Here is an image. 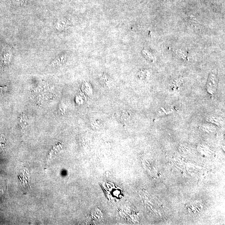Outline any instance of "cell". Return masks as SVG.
I'll use <instances>...</instances> for the list:
<instances>
[{
    "label": "cell",
    "instance_id": "obj_13",
    "mask_svg": "<svg viewBox=\"0 0 225 225\" xmlns=\"http://www.w3.org/2000/svg\"><path fill=\"white\" fill-rule=\"evenodd\" d=\"M202 129H204L206 131L208 130H210V131H213V130L214 131L216 129L214 127H213V126L212 125L208 124H205L202 125Z\"/></svg>",
    "mask_w": 225,
    "mask_h": 225
},
{
    "label": "cell",
    "instance_id": "obj_6",
    "mask_svg": "<svg viewBox=\"0 0 225 225\" xmlns=\"http://www.w3.org/2000/svg\"><path fill=\"white\" fill-rule=\"evenodd\" d=\"M67 55L66 54H62L59 56H58L55 59V60L53 61V66H59L61 65H63L66 62L67 60Z\"/></svg>",
    "mask_w": 225,
    "mask_h": 225
},
{
    "label": "cell",
    "instance_id": "obj_9",
    "mask_svg": "<svg viewBox=\"0 0 225 225\" xmlns=\"http://www.w3.org/2000/svg\"><path fill=\"white\" fill-rule=\"evenodd\" d=\"M142 54L143 56L149 61L151 62H154V61L155 58H154V55L149 51L147 50H143L142 51Z\"/></svg>",
    "mask_w": 225,
    "mask_h": 225
},
{
    "label": "cell",
    "instance_id": "obj_12",
    "mask_svg": "<svg viewBox=\"0 0 225 225\" xmlns=\"http://www.w3.org/2000/svg\"><path fill=\"white\" fill-rule=\"evenodd\" d=\"M91 126L95 128H100L101 124L102 123V122L99 119H95L91 120Z\"/></svg>",
    "mask_w": 225,
    "mask_h": 225
},
{
    "label": "cell",
    "instance_id": "obj_5",
    "mask_svg": "<svg viewBox=\"0 0 225 225\" xmlns=\"http://www.w3.org/2000/svg\"><path fill=\"white\" fill-rule=\"evenodd\" d=\"M206 120L208 121L214 123L218 126H221L223 123V120L220 117L215 116V115H210L208 116Z\"/></svg>",
    "mask_w": 225,
    "mask_h": 225
},
{
    "label": "cell",
    "instance_id": "obj_11",
    "mask_svg": "<svg viewBox=\"0 0 225 225\" xmlns=\"http://www.w3.org/2000/svg\"><path fill=\"white\" fill-rule=\"evenodd\" d=\"M183 80L181 79H177L173 81L172 83V87L173 90L178 89L182 86Z\"/></svg>",
    "mask_w": 225,
    "mask_h": 225
},
{
    "label": "cell",
    "instance_id": "obj_4",
    "mask_svg": "<svg viewBox=\"0 0 225 225\" xmlns=\"http://www.w3.org/2000/svg\"><path fill=\"white\" fill-rule=\"evenodd\" d=\"M116 118L123 123L128 122L130 120V116L129 112L125 110L118 111L116 114Z\"/></svg>",
    "mask_w": 225,
    "mask_h": 225
},
{
    "label": "cell",
    "instance_id": "obj_3",
    "mask_svg": "<svg viewBox=\"0 0 225 225\" xmlns=\"http://www.w3.org/2000/svg\"><path fill=\"white\" fill-rule=\"evenodd\" d=\"M99 79L102 86L105 89H109L112 86V81L111 77L106 73H102L99 75Z\"/></svg>",
    "mask_w": 225,
    "mask_h": 225
},
{
    "label": "cell",
    "instance_id": "obj_2",
    "mask_svg": "<svg viewBox=\"0 0 225 225\" xmlns=\"http://www.w3.org/2000/svg\"><path fill=\"white\" fill-rule=\"evenodd\" d=\"M70 20L66 18H61L58 20L55 23V29L58 31H64L69 29L71 26Z\"/></svg>",
    "mask_w": 225,
    "mask_h": 225
},
{
    "label": "cell",
    "instance_id": "obj_14",
    "mask_svg": "<svg viewBox=\"0 0 225 225\" xmlns=\"http://www.w3.org/2000/svg\"><path fill=\"white\" fill-rule=\"evenodd\" d=\"M5 139L2 136V135H0V146L2 148L5 147Z\"/></svg>",
    "mask_w": 225,
    "mask_h": 225
},
{
    "label": "cell",
    "instance_id": "obj_8",
    "mask_svg": "<svg viewBox=\"0 0 225 225\" xmlns=\"http://www.w3.org/2000/svg\"><path fill=\"white\" fill-rule=\"evenodd\" d=\"M138 76L140 79L145 80L150 78L151 73L147 69H142L138 72Z\"/></svg>",
    "mask_w": 225,
    "mask_h": 225
},
{
    "label": "cell",
    "instance_id": "obj_7",
    "mask_svg": "<svg viewBox=\"0 0 225 225\" xmlns=\"http://www.w3.org/2000/svg\"><path fill=\"white\" fill-rule=\"evenodd\" d=\"M83 92L86 94L87 95L90 96L93 94V88L91 84L89 82H85L83 85Z\"/></svg>",
    "mask_w": 225,
    "mask_h": 225
},
{
    "label": "cell",
    "instance_id": "obj_10",
    "mask_svg": "<svg viewBox=\"0 0 225 225\" xmlns=\"http://www.w3.org/2000/svg\"><path fill=\"white\" fill-rule=\"evenodd\" d=\"M176 54L183 60L187 61L189 59L187 53L181 50H177L175 51Z\"/></svg>",
    "mask_w": 225,
    "mask_h": 225
},
{
    "label": "cell",
    "instance_id": "obj_1",
    "mask_svg": "<svg viewBox=\"0 0 225 225\" xmlns=\"http://www.w3.org/2000/svg\"><path fill=\"white\" fill-rule=\"evenodd\" d=\"M218 78L216 74L211 72L210 74L206 84V90L211 96H214L217 91Z\"/></svg>",
    "mask_w": 225,
    "mask_h": 225
}]
</instances>
